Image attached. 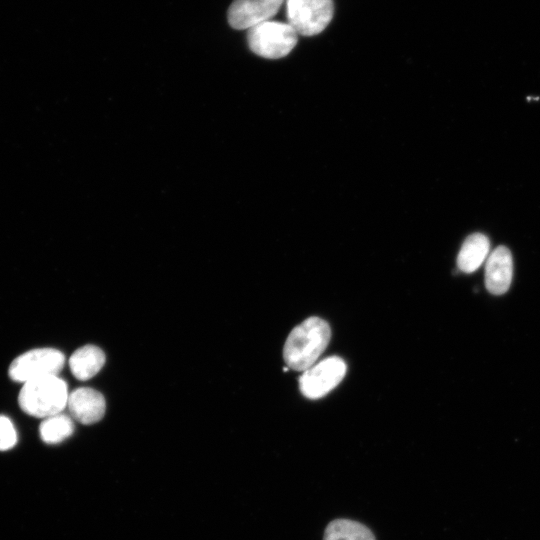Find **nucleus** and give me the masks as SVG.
<instances>
[{
  "instance_id": "nucleus-14",
  "label": "nucleus",
  "mask_w": 540,
  "mask_h": 540,
  "mask_svg": "<svg viewBox=\"0 0 540 540\" xmlns=\"http://www.w3.org/2000/svg\"><path fill=\"white\" fill-rule=\"evenodd\" d=\"M17 443V433L11 420L0 415V451L11 449Z\"/></svg>"
},
{
  "instance_id": "nucleus-9",
  "label": "nucleus",
  "mask_w": 540,
  "mask_h": 540,
  "mask_svg": "<svg viewBox=\"0 0 540 540\" xmlns=\"http://www.w3.org/2000/svg\"><path fill=\"white\" fill-rule=\"evenodd\" d=\"M513 276V259L510 250L498 246L488 256L485 266V284L494 295L504 294L510 287Z\"/></svg>"
},
{
  "instance_id": "nucleus-3",
  "label": "nucleus",
  "mask_w": 540,
  "mask_h": 540,
  "mask_svg": "<svg viewBox=\"0 0 540 540\" xmlns=\"http://www.w3.org/2000/svg\"><path fill=\"white\" fill-rule=\"evenodd\" d=\"M298 33L288 23L265 21L247 33L249 48L256 55L267 59H279L288 55L295 47Z\"/></svg>"
},
{
  "instance_id": "nucleus-2",
  "label": "nucleus",
  "mask_w": 540,
  "mask_h": 540,
  "mask_svg": "<svg viewBox=\"0 0 540 540\" xmlns=\"http://www.w3.org/2000/svg\"><path fill=\"white\" fill-rule=\"evenodd\" d=\"M68 397L66 382L55 375L24 383L18 402L26 414L45 419L62 412L67 406Z\"/></svg>"
},
{
  "instance_id": "nucleus-10",
  "label": "nucleus",
  "mask_w": 540,
  "mask_h": 540,
  "mask_svg": "<svg viewBox=\"0 0 540 540\" xmlns=\"http://www.w3.org/2000/svg\"><path fill=\"white\" fill-rule=\"evenodd\" d=\"M490 241L481 233L469 235L463 242L457 256V266L464 273H472L477 270L488 258Z\"/></svg>"
},
{
  "instance_id": "nucleus-11",
  "label": "nucleus",
  "mask_w": 540,
  "mask_h": 540,
  "mask_svg": "<svg viewBox=\"0 0 540 540\" xmlns=\"http://www.w3.org/2000/svg\"><path fill=\"white\" fill-rule=\"evenodd\" d=\"M104 363V352L94 345H85L77 349L69 359L70 370L79 380H88L95 376Z\"/></svg>"
},
{
  "instance_id": "nucleus-6",
  "label": "nucleus",
  "mask_w": 540,
  "mask_h": 540,
  "mask_svg": "<svg viewBox=\"0 0 540 540\" xmlns=\"http://www.w3.org/2000/svg\"><path fill=\"white\" fill-rule=\"evenodd\" d=\"M346 374V364L337 356L328 357L311 366L299 378L301 393L309 399H318L334 389Z\"/></svg>"
},
{
  "instance_id": "nucleus-7",
  "label": "nucleus",
  "mask_w": 540,
  "mask_h": 540,
  "mask_svg": "<svg viewBox=\"0 0 540 540\" xmlns=\"http://www.w3.org/2000/svg\"><path fill=\"white\" fill-rule=\"evenodd\" d=\"M285 0H234L228 9V22L234 29H250L270 20Z\"/></svg>"
},
{
  "instance_id": "nucleus-5",
  "label": "nucleus",
  "mask_w": 540,
  "mask_h": 540,
  "mask_svg": "<svg viewBox=\"0 0 540 540\" xmlns=\"http://www.w3.org/2000/svg\"><path fill=\"white\" fill-rule=\"evenodd\" d=\"M286 16L298 34L313 36L321 33L334 13L332 0H285Z\"/></svg>"
},
{
  "instance_id": "nucleus-4",
  "label": "nucleus",
  "mask_w": 540,
  "mask_h": 540,
  "mask_svg": "<svg viewBox=\"0 0 540 540\" xmlns=\"http://www.w3.org/2000/svg\"><path fill=\"white\" fill-rule=\"evenodd\" d=\"M65 364L64 354L53 348H37L29 350L15 358L8 369L13 381H28L58 375Z\"/></svg>"
},
{
  "instance_id": "nucleus-1",
  "label": "nucleus",
  "mask_w": 540,
  "mask_h": 540,
  "mask_svg": "<svg viewBox=\"0 0 540 540\" xmlns=\"http://www.w3.org/2000/svg\"><path fill=\"white\" fill-rule=\"evenodd\" d=\"M331 338L329 324L316 316L307 318L289 334L284 344L283 358L287 366L305 371L314 365Z\"/></svg>"
},
{
  "instance_id": "nucleus-13",
  "label": "nucleus",
  "mask_w": 540,
  "mask_h": 540,
  "mask_svg": "<svg viewBox=\"0 0 540 540\" xmlns=\"http://www.w3.org/2000/svg\"><path fill=\"white\" fill-rule=\"evenodd\" d=\"M73 431L71 418L60 413L45 418L39 426L40 437L47 444L60 443L70 437Z\"/></svg>"
},
{
  "instance_id": "nucleus-8",
  "label": "nucleus",
  "mask_w": 540,
  "mask_h": 540,
  "mask_svg": "<svg viewBox=\"0 0 540 540\" xmlns=\"http://www.w3.org/2000/svg\"><path fill=\"white\" fill-rule=\"evenodd\" d=\"M67 406L72 416L85 425L100 421L106 410L103 395L88 387H81L69 393Z\"/></svg>"
},
{
  "instance_id": "nucleus-12",
  "label": "nucleus",
  "mask_w": 540,
  "mask_h": 540,
  "mask_svg": "<svg viewBox=\"0 0 540 540\" xmlns=\"http://www.w3.org/2000/svg\"><path fill=\"white\" fill-rule=\"evenodd\" d=\"M323 540H376L365 525L350 519L331 521L324 532Z\"/></svg>"
}]
</instances>
